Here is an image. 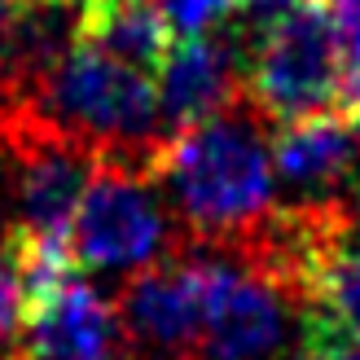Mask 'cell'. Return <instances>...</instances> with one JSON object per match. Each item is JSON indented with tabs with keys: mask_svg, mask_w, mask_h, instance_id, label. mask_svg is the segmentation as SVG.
Segmentation results:
<instances>
[{
	"mask_svg": "<svg viewBox=\"0 0 360 360\" xmlns=\"http://www.w3.org/2000/svg\"><path fill=\"white\" fill-rule=\"evenodd\" d=\"M22 338L13 360H128L119 308L79 273L22 299Z\"/></svg>",
	"mask_w": 360,
	"mask_h": 360,
	"instance_id": "obj_6",
	"label": "cell"
},
{
	"mask_svg": "<svg viewBox=\"0 0 360 360\" xmlns=\"http://www.w3.org/2000/svg\"><path fill=\"white\" fill-rule=\"evenodd\" d=\"M246 97V58L229 27L180 40L158 75V115L163 132L176 136L215 115H233Z\"/></svg>",
	"mask_w": 360,
	"mask_h": 360,
	"instance_id": "obj_7",
	"label": "cell"
},
{
	"mask_svg": "<svg viewBox=\"0 0 360 360\" xmlns=\"http://www.w3.org/2000/svg\"><path fill=\"white\" fill-rule=\"evenodd\" d=\"M158 5H163V9H167V5H172V0H158Z\"/></svg>",
	"mask_w": 360,
	"mask_h": 360,
	"instance_id": "obj_16",
	"label": "cell"
},
{
	"mask_svg": "<svg viewBox=\"0 0 360 360\" xmlns=\"http://www.w3.org/2000/svg\"><path fill=\"white\" fill-rule=\"evenodd\" d=\"M233 35L246 58V97L264 119L281 128L326 110L347 115V66L334 0H295L264 27Z\"/></svg>",
	"mask_w": 360,
	"mask_h": 360,
	"instance_id": "obj_2",
	"label": "cell"
},
{
	"mask_svg": "<svg viewBox=\"0 0 360 360\" xmlns=\"http://www.w3.org/2000/svg\"><path fill=\"white\" fill-rule=\"evenodd\" d=\"M334 22L343 40V66H347V115H360V0H334Z\"/></svg>",
	"mask_w": 360,
	"mask_h": 360,
	"instance_id": "obj_11",
	"label": "cell"
},
{
	"mask_svg": "<svg viewBox=\"0 0 360 360\" xmlns=\"http://www.w3.org/2000/svg\"><path fill=\"white\" fill-rule=\"evenodd\" d=\"M79 44L158 79L180 35L158 0H79Z\"/></svg>",
	"mask_w": 360,
	"mask_h": 360,
	"instance_id": "obj_9",
	"label": "cell"
},
{
	"mask_svg": "<svg viewBox=\"0 0 360 360\" xmlns=\"http://www.w3.org/2000/svg\"><path fill=\"white\" fill-rule=\"evenodd\" d=\"M295 295L290 281L250 264L211 259V299L198 360H285L290 352Z\"/></svg>",
	"mask_w": 360,
	"mask_h": 360,
	"instance_id": "obj_4",
	"label": "cell"
},
{
	"mask_svg": "<svg viewBox=\"0 0 360 360\" xmlns=\"http://www.w3.org/2000/svg\"><path fill=\"white\" fill-rule=\"evenodd\" d=\"M158 180L176 198L189 238L220 250H242L273 215V150L255 123L215 115L176 132L158 158Z\"/></svg>",
	"mask_w": 360,
	"mask_h": 360,
	"instance_id": "obj_1",
	"label": "cell"
},
{
	"mask_svg": "<svg viewBox=\"0 0 360 360\" xmlns=\"http://www.w3.org/2000/svg\"><path fill=\"white\" fill-rule=\"evenodd\" d=\"M0 110H5V93H0Z\"/></svg>",
	"mask_w": 360,
	"mask_h": 360,
	"instance_id": "obj_15",
	"label": "cell"
},
{
	"mask_svg": "<svg viewBox=\"0 0 360 360\" xmlns=\"http://www.w3.org/2000/svg\"><path fill=\"white\" fill-rule=\"evenodd\" d=\"M18 9V0H0V27H5L9 22V13Z\"/></svg>",
	"mask_w": 360,
	"mask_h": 360,
	"instance_id": "obj_14",
	"label": "cell"
},
{
	"mask_svg": "<svg viewBox=\"0 0 360 360\" xmlns=\"http://www.w3.org/2000/svg\"><path fill=\"white\" fill-rule=\"evenodd\" d=\"M211 299V259H163L128 281L119 321L128 360H198Z\"/></svg>",
	"mask_w": 360,
	"mask_h": 360,
	"instance_id": "obj_5",
	"label": "cell"
},
{
	"mask_svg": "<svg viewBox=\"0 0 360 360\" xmlns=\"http://www.w3.org/2000/svg\"><path fill=\"white\" fill-rule=\"evenodd\" d=\"M299 360H360V338H352L343 330H330V326H316V321L303 316Z\"/></svg>",
	"mask_w": 360,
	"mask_h": 360,
	"instance_id": "obj_12",
	"label": "cell"
},
{
	"mask_svg": "<svg viewBox=\"0 0 360 360\" xmlns=\"http://www.w3.org/2000/svg\"><path fill=\"white\" fill-rule=\"evenodd\" d=\"M242 9H246V0H172L167 18H172L180 40H189V35H207V31L229 27Z\"/></svg>",
	"mask_w": 360,
	"mask_h": 360,
	"instance_id": "obj_10",
	"label": "cell"
},
{
	"mask_svg": "<svg viewBox=\"0 0 360 360\" xmlns=\"http://www.w3.org/2000/svg\"><path fill=\"white\" fill-rule=\"evenodd\" d=\"M18 326H22V281H18L9 246H0V360H5V347Z\"/></svg>",
	"mask_w": 360,
	"mask_h": 360,
	"instance_id": "obj_13",
	"label": "cell"
},
{
	"mask_svg": "<svg viewBox=\"0 0 360 360\" xmlns=\"http://www.w3.org/2000/svg\"><path fill=\"white\" fill-rule=\"evenodd\" d=\"M268 150H273L277 176L299 193L295 202H338V185L352 176V167H360L356 119L343 110L281 123Z\"/></svg>",
	"mask_w": 360,
	"mask_h": 360,
	"instance_id": "obj_8",
	"label": "cell"
},
{
	"mask_svg": "<svg viewBox=\"0 0 360 360\" xmlns=\"http://www.w3.org/2000/svg\"><path fill=\"white\" fill-rule=\"evenodd\" d=\"M154 185L158 176L146 167L97 158L70 224V259L79 273H132L158 264L167 250V215Z\"/></svg>",
	"mask_w": 360,
	"mask_h": 360,
	"instance_id": "obj_3",
	"label": "cell"
}]
</instances>
